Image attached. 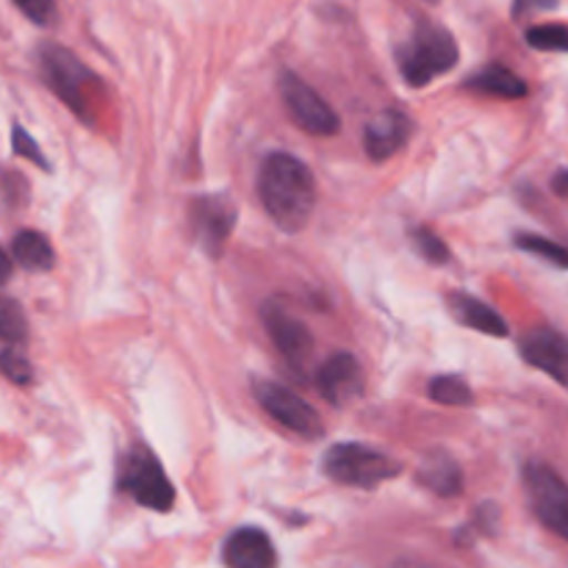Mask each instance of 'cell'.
I'll return each instance as SVG.
<instances>
[{
	"instance_id": "1",
	"label": "cell",
	"mask_w": 568,
	"mask_h": 568,
	"mask_svg": "<svg viewBox=\"0 0 568 568\" xmlns=\"http://www.w3.org/2000/svg\"><path fill=\"white\" fill-rule=\"evenodd\" d=\"M258 197L281 231H303L316 205L314 172L297 155L283 150L270 153L258 172Z\"/></svg>"
},
{
	"instance_id": "2",
	"label": "cell",
	"mask_w": 568,
	"mask_h": 568,
	"mask_svg": "<svg viewBox=\"0 0 568 568\" xmlns=\"http://www.w3.org/2000/svg\"><path fill=\"white\" fill-rule=\"evenodd\" d=\"M458 42L453 33L430 20L416 22L410 37L397 48L399 72L416 89L447 75L458 64Z\"/></svg>"
},
{
	"instance_id": "3",
	"label": "cell",
	"mask_w": 568,
	"mask_h": 568,
	"mask_svg": "<svg viewBox=\"0 0 568 568\" xmlns=\"http://www.w3.org/2000/svg\"><path fill=\"white\" fill-rule=\"evenodd\" d=\"M322 471L338 486L377 488L386 480L403 475V464L392 455L372 449L366 444H333L322 458Z\"/></svg>"
},
{
	"instance_id": "4",
	"label": "cell",
	"mask_w": 568,
	"mask_h": 568,
	"mask_svg": "<svg viewBox=\"0 0 568 568\" xmlns=\"http://www.w3.org/2000/svg\"><path fill=\"white\" fill-rule=\"evenodd\" d=\"M39 67H42V78L55 98L67 105L75 116L92 122V109H89L87 89L98 83V78L89 72L83 61L72 50L61 48V44H42L39 48Z\"/></svg>"
},
{
	"instance_id": "5",
	"label": "cell",
	"mask_w": 568,
	"mask_h": 568,
	"mask_svg": "<svg viewBox=\"0 0 568 568\" xmlns=\"http://www.w3.org/2000/svg\"><path fill=\"white\" fill-rule=\"evenodd\" d=\"M120 491H125L142 508L166 514L175 505V488L166 477L161 460L148 447H133L120 464Z\"/></svg>"
},
{
	"instance_id": "6",
	"label": "cell",
	"mask_w": 568,
	"mask_h": 568,
	"mask_svg": "<svg viewBox=\"0 0 568 568\" xmlns=\"http://www.w3.org/2000/svg\"><path fill=\"white\" fill-rule=\"evenodd\" d=\"M281 98L286 103L288 116L303 128L311 136H333L342 128L336 109L316 92L311 83H305L303 78L294 75V72H281Z\"/></svg>"
},
{
	"instance_id": "7",
	"label": "cell",
	"mask_w": 568,
	"mask_h": 568,
	"mask_svg": "<svg viewBox=\"0 0 568 568\" xmlns=\"http://www.w3.org/2000/svg\"><path fill=\"white\" fill-rule=\"evenodd\" d=\"M525 491L538 521L568 541V483L564 477L544 464H527Z\"/></svg>"
},
{
	"instance_id": "8",
	"label": "cell",
	"mask_w": 568,
	"mask_h": 568,
	"mask_svg": "<svg viewBox=\"0 0 568 568\" xmlns=\"http://www.w3.org/2000/svg\"><path fill=\"white\" fill-rule=\"evenodd\" d=\"M253 392L261 408H264L277 425L292 430L294 436L308 438V442L325 436V425H322L320 414H316L303 397H297L292 388L283 386V383L253 381Z\"/></svg>"
},
{
	"instance_id": "9",
	"label": "cell",
	"mask_w": 568,
	"mask_h": 568,
	"mask_svg": "<svg viewBox=\"0 0 568 568\" xmlns=\"http://www.w3.org/2000/svg\"><path fill=\"white\" fill-rule=\"evenodd\" d=\"M236 205L227 194H200L189 205V222H192L194 242L211 255L220 258L236 227Z\"/></svg>"
},
{
	"instance_id": "10",
	"label": "cell",
	"mask_w": 568,
	"mask_h": 568,
	"mask_svg": "<svg viewBox=\"0 0 568 568\" xmlns=\"http://www.w3.org/2000/svg\"><path fill=\"white\" fill-rule=\"evenodd\" d=\"M261 320H264L266 333H270V338L275 342L277 353H281L294 369H300V366L305 364V358L311 355V349H314V336H311V331L305 327V322L297 320V316H294L286 305L277 303V300H266L264 308H261Z\"/></svg>"
},
{
	"instance_id": "11",
	"label": "cell",
	"mask_w": 568,
	"mask_h": 568,
	"mask_svg": "<svg viewBox=\"0 0 568 568\" xmlns=\"http://www.w3.org/2000/svg\"><path fill=\"white\" fill-rule=\"evenodd\" d=\"M314 383L327 403L336 405V408H344V405L355 403V399L364 394L366 375H364V366L358 364L355 355L336 353L320 366Z\"/></svg>"
},
{
	"instance_id": "12",
	"label": "cell",
	"mask_w": 568,
	"mask_h": 568,
	"mask_svg": "<svg viewBox=\"0 0 568 568\" xmlns=\"http://www.w3.org/2000/svg\"><path fill=\"white\" fill-rule=\"evenodd\" d=\"M416 125L405 111L386 109L372 116L364 128V150L372 161H388L414 136Z\"/></svg>"
},
{
	"instance_id": "13",
	"label": "cell",
	"mask_w": 568,
	"mask_h": 568,
	"mask_svg": "<svg viewBox=\"0 0 568 568\" xmlns=\"http://www.w3.org/2000/svg\"><path fill=\"white\" fill-rule=\"evenodd\" d=\"M519 349L527 364L547 372L555 383L568 388V336L552 327H536L521 336Z\"/></svg>"
},
{
	"instance_id": "14",
	"label": "cell",
	"mask_w": 568,
	"mask_h": 568,
	"mask_svg": "<svg viewBox=\"0 0 568 568\" xmlns=\"http://www.w3.org/2000/svg\"><path fill=\"white\" fill-rule=\"evenodd\" d=\"M222 564L227 568H277V549L261 527H239L225 538Z\"/></svg>"
},
{
	"instance_id": "15",
	"label": "cell",
	"mask_w": 568,
	"mask_h": 568,
	"mask_svg": "<svg viewBox=\"0 0 568 568\" xmlns=\"http://www.w3.org/2000/svg\"><path fill=\"white\" fill-rule=\"evenodd\" d=\"M449 311H453L455 320H458L460 325L469 327V331L486 333V336H494V338H505L510 333L508 322H505L491 305L471 297V294L466 292L449 294Z\"/></svg>"
},
{
	"instance_id": "16",
	"label": "cell",
	"mask_w": 568,
	"mask_h": 568,
	"mask_svg": "<svg viewBox=\"0 0 568 568\" xmlns=\"http://www.w3.org/2000/svg\"><path fill=\"white\" fill-rule=\"evenodd\" d=\"M419 483L438 497H458L464 491V469L447 453H430L419 466Z\"/></svg>"
},
{
	"instance_id": "17",
	"label": "cell",
	"mask_w": 568,
	"mask_h": 568,
	"mask_svg": "<svg viewBox=\"0 0 568 568\" xmlns=\"http://www.w3.org/2000/svg\"><path fill=\"white\" fill-rule=\"evenodd\" d=\"M466 89L488 94V98H505V100H519L527 94V83L503 64H491L486 67V70L475 72V75L466 81Z\"/></svg>"
},
{
	"instance_id": "18",
	"label": "cell",
	"mask_w": 568,
	"mask_h": 568,
	"mask_svg": "<svg viewBox=\"0 0 568 568\" xmlns=\"http://www.w3.org/2000/svg\"><path fill=\"white\" fill-rule=\"evenodd\" d=\"M11 255H14L17 264L28 272H48L53 270L55 253L53 244L48 242V236L39 231H20L11 242Z\"/></svg>"
},
{
	"instance_id": "19",
	"label": "cell",
	"mask_w": 568,
	"mask_h": 568,
	"mask_svg": "<svg viewBox=\"0 0 568 568\" xmlns=\"http://www.w3.org/2000/svg\"><path fill=\"white\" fill-rule=\"evenodd\" d=\"M430 397L436 403L449 405V408H464L475 403L471 386L460 375H438L430 381Z\"/></svg>"
},
{
	"instance_id": "20",
	"label": "cell",
	"mask_w": 568,
	"mask_h": 568,
	"mask_svg": "<svg viewBox=\"0 0 568 568\" xmlns=\"http://www.w3.org/2000/svg\"><path fill=\"white\" fill-rule=\"evenodd\" d=\"M28 338L26 311L17 300L0 297V342L22 344Z\"/></svg>"
},
{
	"instance_id": "21",
	"label": "cell",
	"mask_w": 568,
	"mask_h": 568,
	"mask_svg": "<svg viewBox=\"0 0 568 568\" xmlns=\"http://www.w3.org/2000/svg\"><path fill=\"white\" fill-rule=\"evenodd\" d=\"M516 247L525 250V253L538 255V258L549 261V264L560 266V270H568V250L564 244L552 242V239L536 236V233H519V236H516Z\"/></svg>"
},
{
	"instance_id": "22",
	"label": "cell",
	"mask_w": 568,
	"mask_h": 568,
	"mask_svg": "<svg viewBox=\"0 0 568 568\" xmlns=\"http://www.w3.org/2000/svg\"><path fill=\"white\" fill-rule=\"evenodd\" d=\"M410 242H414V250L427 261V264H447L449 261V247L438 233H433L430 227H414L410 231Z\"/></svg>"
},
{
	"instance_id": "23",
	"label": "cell",
	"mask_w": 568,
	"mask_h": 568,
	"mask_svg": "<svg viewBox=\"0 0 568 568\" xmlns=\"http://www.w3.org/2000/svg\"><path fill=\"white\" fill-rule=\"evenodd\" d=\"M527 44L536 50H552V53H568V28L566 26H536L525 33Z\"/></svg>"
},
{
	"instance_id": "24",
	"label": "cell",
	"mask_w": 568,
	"mask_h": 568,
	"mask_svg": "<svg viewBox=\"0 0 568 568\" xmlns=\"http://www.w3.org/2000/svg\"><path fill=\"white\" fill-rule=\"evenodd\" d=\"M0 375H3L6 381L17 383V386H28V383H33V366L31 361L22 353H17L14 347H6L0 349Z\"/></svg>"
},
{
	"instance_id": "25",
	"label": "cell",
	"mask_w": 568,
	"mask_h": 568,
	"mask_svg": "<svg viewBox=\"0 0 568 568\" xmlns=\"http://www.w3.org/2000/svg\"><path fill=\"white\" fill-rule=\"evenodd\" d=\"M11 144H14L17 155L33 161V164L42 166V170H50V161L44 159L42 150H39V144L33 142V136L22 125H14V131H11Z\"/></svg>"
},
{
	"instance_id": "26",
	"label": "cell",
	"mask_w": 568,
	"mask_h": 568,
	"mask_svg": "<svg viewBox=\"0 0 568 568\" xmlns=\"http://www.w3.org/2000/svg\"><path fill=\"white\" fill-rule=\"evenodd\" d=\"M14 6L37 26H50L55 20V0H14Z\"/></svg>"
},
{
	"instance_id": "27",
	"label": "cell",
	"mask_w": 568,
	"mask_h": 568,
	"mask_svg": "<svg viewBox=\"0 0 568 568\" xmlns=\"http://www.w3.org/2000/svg\"><path fill=\"white\" fill-rule=\"evenodd\" d=\"M555 6H558V0H514V17H525L541 9H555Z\"/></svg>"
},
{
	"instance_id": "28",
	"label": "cell",
	"mask_w": 568,
	"mask_h": 568,
	"mask_svg": "<svg viewBox=\"0 0 568 568\" xmlns=\"http://www.w3.org/2000/svg\"><path fill=\"white\" fill-rule=\"evenodd\" d=\"M552 192L558 194V197L568 200V170H560L558 175L552 178Z\"/></svg>"
},
{
	"instance_id": "29",
	"label": "cell",
	"mask_w": 568,
	"mask_h": 568,
	"mask_svg": "<svg viewBox=\"0 0 568 568\" xmlns=\"http://www.w3.org/2000/svg\"><path fill=\"white\" fill-rule=\"evenodd\" d=\"M11 270H14V261H11L9 255H6L3 250H0V286H3L6 281H9Z\"/></svg>"
},
{
	"instance_id": "30",
	"label": "cell",
	"mask_w": 568,
	"mask_h": 568,
	"mask_svg": "<svg viewBox=\"0 0 568 568\" xmlns=\"http://www.w3.org/2000/svg\"><path fill=\"white\" fill-rule=\"evenodd\" d=\"M430 3H436V0H430Z\"/></svg>"
}]
</instances>
